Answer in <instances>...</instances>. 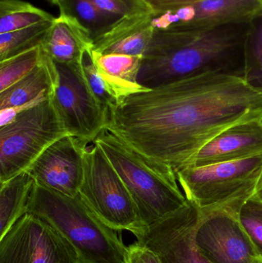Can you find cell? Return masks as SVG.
<instances>
[{
	"mask_svg": "<svg viewBox=\"0 0 262 263\" xmlns=\"http://www.w3.org/2000/svg\"><path fill=\"white\" fill-rule=\"evenodd\" d=\"M87 144L66 135L48 147L26 171L35 183L75 196L83 179V159Z\"/></svg>",
	"mask_w": 262,
	"mask_h": 263,
	"instance_id": "12",
	"label": "cell"
},
{
	"mask_svg": "<svg viewBox=\"0 0 262 263\" xmlns=\"http://www.w3.org/2000/svg\"><path fill=\"white\" fill-rule=\"evenodd\" d=\"M66 135L51 97L0 126V183L27 170L48 147Z\"/></svg>",
	"mask_w": 262,
	"mask_h": 263,
	"instance_id": "7",
	"label": "cell"
},
{
	"mask_svg": "<svg viewBox=\"0 0 262 263\" xmlns=\"http://www.w3.org/2000/svg\"><path fill=\"white\" fill-rule=\"evenodd\" d=\"M92 49L83 52L80 67L91 92L107 114L129 96L148 90L140 85L134 86L115 80L100 70L94 63Z\"/></svg>",
	"mask_w": 262,
	"mask_h": 263,
	"instance_id": "18",
	"label": "cell"
},
{
	"mask_svg": "<svg viewBox=\"0 0 262 263\" xmlns=\"http://www.w3.org/2000/svg\"><path fill=\"white\" fill-rule=\"evenodd\" d=\"M245 80L262 92V20L257 26L255 24L248 43Z\"/></svg>",
	"mask_w": 262,
	"mask_h": 263,
	"instance_id": "26",
	"label": "cell"
},
{
	"mask_svg": "<svg viewBox=\"0 0 262 263\" xmlns=\"http://www.w3.org/2000/svg\"><path fill=\"white\" fill-rule=\"evenodd\" d=\"M46 55L63 64L79 63L83 52L92 49L89 32L73 17L59 13L55 17L42 43Z\"/></svg>",
	"mask_w": 262,
	"mask_h": 263,
	"instance_id": "16",
	"label": "cell"
},
{
	"mask_svg": "<svg viewBox=\"0 0 262 263\" xmlns=\"http://www.w3.org/2000/svg\"><path fill=\"white\" fill-rule=\"evenodd\" d=\"M261 154L262 117L241 122L225 129L206 143L187 166H204Z\"/></svg>",
	"mask_w": 262,
	"mask_h": 263,
	"instance_id": "13",
	"label": "cell"
},
{
	"mask_svg": "<svg viewBox=\"0 0 262 263\" xmlns=\"http://www.w3.org/2000/svg\"><path fill=\"white\" fill-rule=\"evenodd\" d=\"M200 210L189 202L181 210L134 233L136 242L161 263H212L198 250L195 230Z\"/></svg>",
	"mask_w": 262,
	"mask_h": 263,
	"instance_id": "11",
	"label": "cell"
},
{
	"mask_svg": "<svg viewBox=\"0 0 262 263\" xmlns=\"http://www.w3.org/2000/svg\"><path fill=\"white\" fill-rule=\"evenodd\" d=\"M260 263H262V259H261V262H260Z\"/></svg>",
	"mask_w": 262,
	"mask_h": 263,
	"instance_id": "32",
	"label": "cell"
},
{
	"mask_svg": "<svg viewBox=\"0 0 262 263\" xmlns=\"http://www.w3.org/2000/svg\"><path fill=\"white\" fill-rule=\"evenodd\" d=\"M58 6L60 13L73 17L89 32L93 43L120 18L105 12L92 0H58Z\"/></svg>",
	"mask_w": 262,
	"mask_h": 263,
	"instance_id": "20",
	"label": "cell"
},
{
	"mask_svg": "<svg viewBox=\"0 0 262 263\" xmlns=\"http://www.w3.org/2000/svg\"><path fill=\"white\" fill-rule=\"evenodd\" d=\"M177 180L189 202L198 210L247 200L262 176V154L238 160L177 170Z\"/></svg>",
	"mask_w": 262,
	"mask_h": 263,
	"instance_id": "5",
	"label": "cell"
},
{
	"mask_svg": "<svg viewBox=\"0 0 262 263\" xmlns=\"http://www.w3.org/2000/svg\"><path fill=\"white\" fill-rule=\"evenodd\" d=\"M55 18L52 14L23 0L0 1V33L49 23Z\"/></svg>",
	"mask_w": 262,
	"mask_h": 263,
	"instance_id": "21",
	"label": "cell"
},
{
	"mask_svg": "<svg viewBox=\"0 0 262 263\" xmlns=\"http://www.w3.org/2000/svg\"><path fill=\"white\" fill-rule=\"evenodd\" d=\"M52 23H40L19 30L0 33V61L42 45Z\"/></svg>",
	"mask_w": 262,
	"mask_h": 263,
	"instance_id": "22",
	"label": "cell"
},
{
	"mask_svg": "<svg viewBox=\"0 0 262 263\" xmlns=\"http://www.w3.org/2000/svg\"><path fill=\"white\" fill-rule=\"evenodd\" d=\"M243 202L199 210L195 242L199 251L211 262H261V258L238 219V209Z\"/></svg>",
	"mask_w": 262,
	"mask_h": 263,
	"instance_id": "10",
	"label": "cell"
},
{
	"mask_svg": "<svg viewBox=\"0 0 262 263\" xmlns=\"http://www.w3.org/2000/svg\"><path fill=\"white\" fill-rule=\"evenodd\" d=\"M255 194L262 200V176L261 179H260L259 182H258V185H257Z\"/></svg>",
	"mask_w": 262,
	"mask_h": 263,
	"instance_id": "30",
	"label": "cell"
},
{
	"mask_svg": "<svg viewBox=\"0 0 262 263\" xmlns=\"http://www.w3.org/2000/svg\"><path fill=\"white\" fill-rule=\"evenodd\" d=\"M53 60L45 53L41 63L27 76L0 92V109L18 107L50 98L55 86Z\"/></svg>",
	"mask_w": 262,
	"mask_h": 263,
	"instance_id": "17",
	"label": "cell"
},
{
	"mask_svg": "<svg viewBox=\"0 0 262 263\" xmlns=\"http://www.w3.org/2000/svg\"><path fill=\"white\" fill-rule=\"evenodd\" d=\"M92 59L97 67L115 80L138 86V72L143 57L124 54H101L92 49Z\"/></svg>",
	"mask_w": 262,
	"mask_h": 263,
	"instance_id": "23",
	"label": "cell"
},
{
	"mask_svg": "<svg viewBox=\"0 0 262 263\" xmlns=\"http://www.w3.org/2000/svg\"><path fill=\"white\" fill-rule=\"evenodd\" d=\"M100 9L115 16H131L151 12L145 0H92Z\"/></svg>",
	"mask_w": 262,
	"mask_h": 263,
	"instance_id": "27",
	"label": "cell"
},
{
	"mask_svg": "<svg viewBox=\"0 0 262 263\" xmlns=\"http://www.w3.org/2000/svg\"><path fill=\"white\" fill-rule=\"evenodd\" d=\"M130 193L144 227L189 203L175 172L132 148L105 129L95 139Z\"/></svg>",
	"mask_w": 262,
	"mask_h": 263,
	"instance_id": "4",
	"label": "cell"
},
{
	"mask_svg": "<svg viewBox=\"0 0 262 263\" xmlns=\"http://www.w3.org/2000/svg\"><path fill=\"white\" fill-rule=\"evenodd\" d=\"M43 58L41 45L0 61V92L8 89L35 69Z\"/></svg>",
	"mask_w": 262,
	"mask_h": 263,
	"instance_id": "24",
	"label": "cell"
},
{
	"mask_svg": "<svg viewBox=\"0 0 262 263\" xmlns=\"http://www.w3.org/2000/svg\"><path fill=\"white\" fill-rule=\"evenodd\" d=\"M127 263H161L158 256L138 242L128 247Z\"/></svg>",
	"mask_w": 262,
	"mask_h": 263,
	"instance_id": "29",
	"label": "cell"
},
{
	"mask_svg": "<svg viewBox=\"0 0 262 263\" xmlns=\"http://www.w3.org/2000/svg\"><path fill=\"white\" fill-rule=\"evenodd\" d=\"M0 263H83L75 249L46 221L26 213L0 238Z\"/></svg>",
	"mask_w": 262,
	"mask_h": 263,
	"instance_id": "9",
	"label": "cell"
},
{
	"mask_svg": "<svg viewBox=\"0 0 262 263\" xmlns=\"http://www.w3.org/2000/svg\"><path fill=\"white\" fill-rule=\"evenodd\" d=\"M54 63L52 104L67 134L88 145L106 129L107 112L91 92L79 63Z\"/></svg>",
	"mask_w": 262,
	"mask_h": 263,
	"instance_id": "8",
	"label": "cell"
},
{
	"mask_svg": "<svg viewBox=\"0 0 262 263\" xmlns=\"http://www.w3.org/2000/svg\"><path fill=\"white\" fill-rule=\"evenodd\" d=\"M238 217L262 259V200L254 194L238 209Z\"/></svg>",
	"mask_w": 262,
	"mask_h": 263,
	"instance_id": "25",
	"label": "cell"
},
{
	"mask_svg": "<svg viewBox=\"0 0 262 263\" xmlns=\"http://www.w3.org/2000/svg\"><path fill=\"white\" fill-rule=\"evenodd\" d=\"M50 224L78 253L83 263H127L128 247L85 203L79 195L68 196L34 184L27 205Z\"/></svg>",
	"mask_w": 262,
	"mask_h": 263,
	"instance_id": "3",
	"label": "cell"
},
{
	"mask_svg": "<svg viewBox=\"0 0 262 263\" xmlns=\"http://www.w3.org/2000/svg\"><path fill=\"white\" fill-rule=\"evenodd\" d=\"M78 195L101 220L116 231L127 230L134 234L145 227L126 185L95 141L85 148Z\"/></svg>",
	"mask_w": 262,
	"mask_h": 263,
	"instance_id": "6",
	"label": "cell"
},
{
	"mask_svg": "<svg viewBox=\"0 0 262 263\" xmlns=\"http://www.w3.org/2000/svg\"><path fill=\"white\" fill-rule=\"evenodd\" d=\"M34 184L35 180L26 170L0 183V238L27 213Z\"/></svg>",
	"mask_w": 262,
	"mask_h": 263,
	"instance_id": "19",
	"label": "cell"
},
{
	"mask_svg": "<svg viewBox=\"0 0 262 263\" xmlns=\"http://www.w3.org/2000/svg\"><path fill=\"white\" fill-rule=\"evenodd\" d=\"M45 1L48 2L52 5H54V6H58V0H45Z\"/></svg>",
	"mask_w": 262,
	"mask_h": 263,
	"instance_id": "31",
	"label": "cell"
},
{
	"mask_svg": "<svg viewBox=\"0 0 262 263\" xmlns=\"http://www.w3.org/2000/svg\"><path fill=\"white\" fill-rule=\"evenodd\" d=\"M262 117V92L244 79L206 72L126 97L106 129L177 170L225 129Z\"/></svg>",
	"mask_w": 262,
	"mask_h": 263,
	"instance_id": "1",
	"label": "cell"
},
{
	"mask_svg": "<svg viewBox=\"0 0 262 263\" xmlns=\"http://www.w3.org/2000/svg\"><path fill=\"white\" fill-rule=\"evenodd\" d=\"M152 12L123 17L99 38L92 50L101 54L143 57L153 35Z\"/></svg>",
	"mask_w": 262,
	"mask_h": 263,
	"instance_id": "15",
	"label": "cell"
},
{
	"mask_svg": "<svg viewBox=\"0 0 262 263\" xmlns=\"http://www.w3.org/2000/svg\"><path fill=\"white\" fill-rule=\"evenodd\" d=\"M190 6L191 21L171 29L206 30L262 18V0H203Z\"/></svg>",
	"mask_w": 262,
	"mask_h": 263,
	"instance_id": "14",
	"label": "cell"
},
{
	"mask_svg": "<svg viewBox=\"0 0 262 263\" xmlns=\"http://www.w3.org/2000/svg\"><path fill=\"white\" fill-rule=\"evenodd\" d=\"M255 23L206 30H155L142 58L138 81L152 89L206 72L244 79L248 43Z\"/></svg>",
	"mask_w": 262,
	"mask_h": 263,
	"instance_id": "2",
	"label": "cell"
},
{
	"mask_svg": "<svg viewBox=\"0 0 262 263\" xmlns=\"http://www.w3.org/2000/svg\"><path fill=\"white\" fill-rule=\"evenodd\" d=\"M201 1L203 0H145L153 15L176 10Z\"/></svg>",
	"mask_w": 262,
	"mask_h": 263,
	"instance_id": "28",
	"label": "cell"
}]
</instances>
